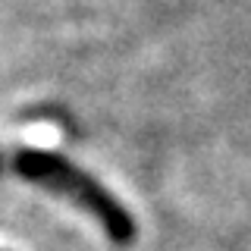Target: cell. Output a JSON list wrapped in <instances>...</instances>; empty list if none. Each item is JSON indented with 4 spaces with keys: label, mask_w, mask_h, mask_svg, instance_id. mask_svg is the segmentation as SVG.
<instances>
[{
    "label": "cell",
    "mask_w": 251,
    "mask_h": 251,
    "mask_svg": "<svg viewBox=\"0 0 251 251\" xmlns=\"http://www.w3.org/2000/svg\"><path fill=\"white\" fill-rule=\"evenodd\" d=\"M10 167L16 173H22V176H28V179H35V182L53 188V192L66 195V198H73L75 204H82L85 210H91V214L107 226V232L113 235V239L126 242L132 235V217L126 214L123 204L116 201L107 188L91 182L85 173L69 167L66 160L50 157V154H38V151H16L10 157Z\"/></svg>",
    "instance_id": "6da1fadb"
}]
</instances>
